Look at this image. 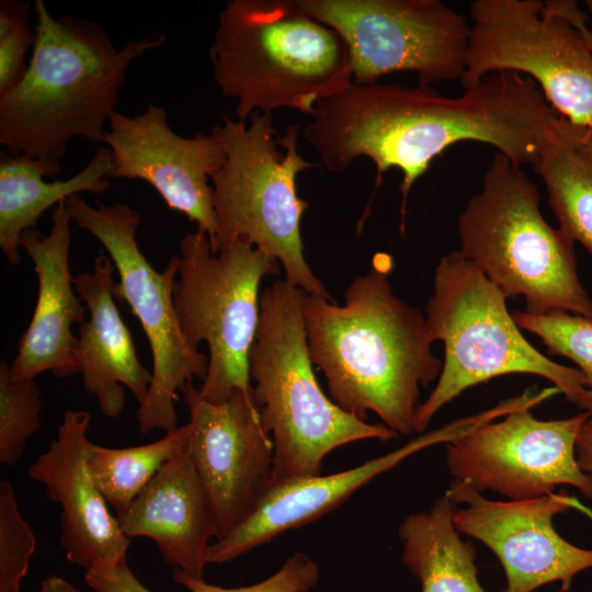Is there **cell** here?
<instances>
[{"label": "cell", "mask_w": 592, "mask_h": 592, "mask_svg": "<svg viewBox=\"0 0 592 592\" xmlns=\"http://www.w3.org/2000/svg\"><path fill=\"white\" fill-rule=\"evenodd\" d=\"M557 114L537 83L514 71L489 73L458 96L430 87L352 81L317 103L305 136L331 172L367 157L378 186L388 169H399L403 217L413 183L445 149L478 141L514 164H533Z\"/></svg>", "instance_id": "obj_1"}, {"label": "cell", "mask_w": 592, "mask_h": 592, "mask_svg": "<svg viewBox=\"0 0 592 592\" xmlns=\"http://www.w3.org/2000/svg\"><path fill=\"white\" fill-rule=\"evenodd\" d=\"M389 271V260L373 262L345 288L342 305L305 293L303 316L331 400L362 420L374 412L408 435L420 387L439 379L443 362L432 352L425 315L394 293Z\"/></svg>", "instance_id": "obj_2"}, {"label": "cell", "mask_w": 592, "mask_h": 592, "mask_svg": "<svg viewBox=\"0 0 592 592\" xmlns=\"http://www.w3.org/2000/svg\"><path fill=\"white\" fill-rule=\"evenodd\" d=\"M35 12L27 69L0 95V144L11 155L60 163L72 138L103 141L128 67L166 37L148 35L117 49L96 22L55 19L43 0Z\"/></svg>", "instance_id": "obj_3"}, {"label": "cell", "mask_w": 592, "mask_h": 592, "mask_svg": "<svg viewBox=\"0 0 592 592\" xmlns=\"http://www.w3.org/2000/svg\"><path fill=\"white\" fill-rule=\"evenodd\" d=\"M221 93L237 101L238 119L253 112L316 104L353 81L344 38L297 0H229L209 49Z\"/></svg>", "instance_id": "obj_4"}, {"label": "cell", "mask_w": 592, "mask_h": 592, "mask_svg": "<svg viewBox=\"0 0 592 592\" xmlns=\"http://www.w3.org/2000/svg\"><path fill=\"white\" fill-rule=\"evenodd\" d=\"M304 294L286 280L262 291L249 352L260 419L273 440L270 486L320 475L325 457L343 445L399 435L385 424H371L344 411L322 391L308 351Z\"/></svg>", "instance_id": "obj_5"}, {"label": "cell", "mask_w": 592, "mask_h": 592, "mask_svg": "<svg viewBox=\"0 0 592 592\" xmlns=\"http://www.w3.org/2000/svg\"><path fill=\"white\" fill-rule=\"evenodd\" d=\"M459 252L505 296H522L524 311H565L592 320V300L577 272L574 242L539 210L537 186L498 152L482 190L457 218Z\"/></svg>", "instance_id": "obj_6"}, {"label": "cell", "mask_w": 592, "mask_h": 592, "mask_svg": "<svg viewBox=\"0 0 592 592\" xmlns=\"http://www.w3.org/2000/svg\"><path fill=\"white\" fill-rule=\"evenodd\" d=\"M298 132L293 124L278 135L273 114L259 111L247 121L224 115L212 128L226 153L210 175L217 223L213 252L243 239L277 260L289 284L334 301L304 255L300 220L308 204L297 194L296 178L316 164L299 155Z\"/></svg>", "instance_id": "obj_7"}, {"label": "cell", "mask_w": 592, "mask_h": 592, "mask_svg": "<svg viewBox=\"0 0 592 592\" xmlns=\"http://www.w3.org/2000/svg\"><path fill=\"white\" fill-rule=\"evenodd\" d=\"M505 299L459 251L439 260L424 315L431 340L444 344V362L434 389L417 408L414 432H423L467 388L508 374L544 377L569 402L581 407L588 391L584 374L536 350L508 311Z\"/></svg>", "instance_id": "obj_8"}, {"label": "cell", "mask_w": 592, "mask_h": 592, "mask_svg": "<svg viewBox=\"0 0 592 592\" xmlns=\"http://www.w3.org/2000/svg\"><path fill=\"white\" fill-rule=\"evenodd\" d=\"M173 300L182 333L194 349L205 342L208 367L198 388L209 402L226 401L236 390H251L249 352L260 317V284L280 273L277 260L243 239L214 253L198 231L180 241Z\"/></svg>", "instance_id": "obj_9"}, {"label": "cell", "mask_w": 592, "mask_h": 592, "mask_svg": "<svg viewBox=\"0 0 592 592\" xmlns=\"http://www.w3.org/2000/svg\"><path fill=\"white\" fill-rule=\"evenodd\" d=\"M71 220L93 235L105 248L117 270L114 298L126 303L139 320L152 355V377L148 394L136 411L139 431L178 429L177 391L197 377L205 379L208 356L185 340L178 319L173 287L179 257L157 271L136 240L140 214L127 204L89 205L79 194L65 200Z\"/></svg>", "instance_id": "obj_10"}, {"label": "cell", "mask_w": 592, "mask_h": 592, "mask_svg": "<svg viewBox=\"0 0 592 592\" xmlns=\"http://www.w3.org/2000/svg\"><path fill=\"white\" fill-rule=\"evenodd\" d=\"M469 13L464 89L496 71L527 75L559 115L592 126V49L561 0H475Z\"/></svg>", "instance_id": "obj_11"}, {"label": "cell", "mask_w": 592, "mask_h": 592, "mask_svg": "<svg viewBox=\"0 0 592 592\" xmlns=\"http://www.w3.org/2000/svg\"><path fill=\"white\" fill-rule=\"evenodd\" d=\"M345 41L353 82L373 83L397 71L419 86L453 81L465 72L470 27L440 0H297Z\"/></svg>", "instance_id": "obj_12"}, {"label": "cell", "mask_w": 592, "mask_h": 592, "mask_svg": "<svg viewBox=\"0 0 592 592\" xmlns=\"http://www.w3.org/2000/svg\"><path fill=\"white\" fill-rule=\"evenodd\" d=\"M592 414L539 420L530 409L482 423L446 444V464L454 480L477 492L491 490L509 500L553 493L568 485L592 499V476L577 462L576 444Z\"/></svg>", "instance_id": "obj_13"}, {"label": "cell", "mask_w": 592, "mask_h": 592, "mask_svg": "<svg viewBox=\"0 0 592 592\" xmlns=\"http://www.w3.org/2000/svg\"><path fill=\"white\" fill-rule=\"evenodd\" d=\"M180 391L190 413L186 451L210 499L219 539L250 515L270 486L273 440L253 388L220 403L204 400L193 382Z\"/></svg>", "instance_id": "obj_14"}, {"label": "cell", "mask_w": 592, "mask_h": 592, "mask_svg": "<svg viewBox=\"0 0 592 592\" xmlns=\"http://www.w3.org/2000/svg\"><path fill=\"white\" fill-rule=\"evenodd\" d=\"M445 493L456 504L453 522L459 533L490 548L506 579L502 592H532L559 581L567 592L573 577L592 568V549L579 548L555 530V515L579 508L574 498L549 493L526 500L493 501L462 481L453 480Z\"/></svg>", "instance_id": "obj_15"}, {"label": "cell", "mask_w": 592, "mask_h": 592, "mask_svg": "<svg viewBox=\"0 0 592 592\" xmlns=\"http://www.w3.org/2000/svg\"><path fill=\"white\" fill-rule=\"evenodd\" d=\"M102 144L111 150L113 179L149 183L171 210L185 215L208 237L212 250L217 235L210 175L226 160L219 140L210 133L184 137L156 104L134 116L114 111Z\"/></svg>", "instance_id": "obj_16"}, {"label": "cell", "mask_w": 592, "mask_h": 592, "mask_svg": "<svg viewBox=\"0 0 592 592\" xmlns=\"http://www.w3.org/2000/svg\"><path fill=\"white\" fill-rule=\"evenodd\" d=\"M483 421V414L477 413L421 434L399 448L353 468L270 486L250 515L227 535L213 543L208 562L232 561L285 531L323 516L372 479L406 458L426 447L447 444Z\"/></svg>", "instance_id": "obj_17"}, {"label": "cell", "mask_w": 592, "mask_h": 592, "mask_svg": "<svg viewBox=\"0 0 592 592\" xmlns=\"http://www.w3.org/2000/svg\"><path fill=\"white\" fill-rule=\"evenodd\" d=\"M90 413L67 410L48 449L29 467V477L44 485L61 506L60 545L68 561L86 571L113 567L130 544L88 467Z\"/></svg>", "instance_id": "obj_18"}, {"label": "cell", "mask_w": 592, "mask_h": 592, "mask_svg": "<svg viewBox=\"0 0 592 592\" xmlns=\"http://www.w3.org/2000/svg\"><path fill=\"white\" fill-rule=\"evenodd\" d=\"M70 223L62 201L53 210L48 236L27 229L20 238V246L34 263L38 293L34 314L10 365L12 380L34 379L47 371L57 377L78 373L75 361L78 338L71 327L84 320L87 307L75 289L70 273Z\"/></svg>", "instance_id": "obj_19"}, {"label": "cell", "mask_w": 592, "mask_h": 592, "mask_svg": "<svg viewBox=\"0 0 592 592\" xmlns=\"http://www.w3.org/2000/svg\"><path fill=\"white\" fill-rule=\"evenodd\" d=\"M115 517L128 538L152 539L172 569L203 579L212 540L218 538V526L186 447L162 466Z\"/></svg>", "instance_id": "obj_20"}, {"label": "cell", "mask_w": 592, "mask_h": 592, "mask_svg": "<svg viewBox=\"0 0 592 592\" xmlns=\"http://www.w3.org/2000/svg\"><path fill=\"white\" fill-rule=\"evenodd\" d=\"M114 267L112 260L100 253L92 272L73 278L75 289L89 310V319L79 325L75 350L77 371L84 389L95 397L107 418L118 417L124 408L122 385L128 387L140 405L152 377L140 363L129 329L114 301Z\"/></svg>", "instance_id": "obj_21"}, {"label": "cell", "mask_w": 592, "mask_h": 592, "mask_svg": "<svg viewBox=\"0 0 592 592\" xmlns=\"http://www.w3.org/2000/svg\"><path fill=\"white\" fill-rule=\"evenodd\" d=\"M114 168L106 146L96 149L89 163L67 180L46 182L44 177L60 173V163L0 152V248L11 264L20 262V238L27 229H37V220L80 192L103 193L110 186Z\"/></svg>", "instance_id": "obj_22"}, {"label": "cell", "mask_w": 592, "mask_h": 592, "mask_svg": "<svg viewBox=\"0 0 592 592\" xmlns=\"http://www.w3.org/2000/svg\"><path fill=\"white\" fill-rule=\"evenodd\" d=\"M543 180L561 229L592 255V126L557 114L532 164Z\"/></svg>", "instance_id": "obj_23"}, {"label": "cell", "mask_w": 592, "mask_h": 592, "mask_svg": "<svg viewBox=\"0 0 592 592\" xmlns=\"http://www.w3.org/2000/svg\"><path fill=\"white\" fill-rule=\"evenodd\" d=\"M455 510L444 493L429 511L408 515L399 526L401 560L422 592H486L477 578L475 548L454 525Z\"/></svg>", "instance_id": "obj_24"}, {"label": "cell", "mask_w": 592, "mask_h": 592, "mask_svg": "<svg viewBox=\"0 0 592 592\" xmlns=\"http://www.w3.org/2000/svg\"><path fill=\"white\" fill-rule=\"evenodd\" d=\"M187 424L148 444L112 448L91 442L88 467L104 499L115 511L123 513L169 460L187 444Z\"/></svg>", "instance_id": "obj_25"}, {"label": "cell", "mask_w": 592, "mask_h": 592, "mask_svg": "<svg viewBox=\"0 0 592 592\" xmlns=\"http://www.w3.org/2000/svg\"><path fill=\"white\" fill-rule=\"evenodd\" d=\"M512 317L520 329L537 335L548 353L576 363L588 379V391L580 407L592 414V320L565 311L533 315L515 310Z\"/></svg>", "instance_id": "obj_26"}, {"label": "cell", "mask_w": 592, "mask_h": 592, "mask_svg": "<svg viewBox=\"0 0 592 592\" xmlns=\"http://www.w3.org/2000/svg\"><path fill=\"white\" fill-rule=\"evenodd\" d=\"M41 391L34 379L12 380L10 366L0 364V463L12 466L42 423Z\"/></svg>", "instance_id": "obj_27"}, {"label": "cell", "mask_w": 592, "mask_h": 592, "mask_svg": "<svg viewBox=\"0 0 592 592\" xmlns=\"http://www.w3.org/2000/svg\"><path fill=\"white\" fill-rule=\"evenodd\" d=\"M36 539L22 517L13 486L0 482V592H20L29 571Z\"/></svg>", "instance_id": "obj_28"}, {"label": "cell", "mask_w": 592, "mask_h": 592, "mask_svg": "<svg viewBox=\"0 0 592 592\" xmlns=\"http://www.w3.org/2000/svg\"><path fill=\"white\" fill-rule=\"evenodd\" d=\"M29 14L25 1H0V95L15 87L27 69L26 53L36 38Z\"/></svg>", "instance_id": "obj_29"}, {"label": "cell", "mask_w": 592, "mask_h": 592, "mask_svg": "<svg viewBox=\"0 0 592 592\" xmlns=\"http://www.w3.org/2000/svg\"><path fill=\"white\" fill-rule=\"evenodd\" d=\"M172 579L190 592H308L319 580L317 563L306 554H292L271 577L247 587L223 588L172 569Z\"/></svg>", "instance_id": "obj_30"}, {"label": "cell", "mask_w": 592, "mask_h": 592, "mask_svg": "<svg viewBox=\"0 0 592 592\" xmlns=\"http://www.w3.org/2000/svg\"><path fill=\"white\" fill-rule=\"evenodd\" d=\"M84 581L95 592H152L135 577L127 558L113 567L86 571Z\"/></svg>", "instance_id": "obj_31"}, {"label": "cell", "mask_w": 592, "mask_h": 592, "mask_svg": "<svg viewBox=\"0 0 592 592\" xmlns=\"http://www.w3.org/2000/svg\"><path fill=\"white\" fill-rule=\"evenodd\" d=\"M576 456L579 467L592 473V415L583 423L576 444Z\"/></svg>", "instance_id": "obj_32"}, {"label": "cell", "mask_w": 592, "mask_h": 592, "mask_svg": "<svg viewBox=\"0 0 592 592\" xmlns=\"http://www.w3.org/2000/svg\"><path fill=\"white\" fill-rule=\"evenodd\" d=\"M37 592H80V590L61 577H46L38 588Z\"/></svg>", "instance_id": "obj_33"}, {"label": "cell", "mask_w": 592, "mask_h": 592, "mask_svg": "<svg viewBox=\"0 0 592 592\" xmlns=\"http://www.w3.org/2000/svg\"><path fill=\"white\" fill-rule=\"evenodd\" d=\"M569 19L579 27L592 49V31L587 26V15L579 7L573 8L569 13Z\"/></svg>", "instance_id": "obj_34"}, {"label": "cell", "mask_w": 592, "mask_h": 592, "mask_svg": "<svg viewBox=\"0 0 592 592\" xmlns=\"http://www.w3.org/2000/svg\"><path fill=\"white\" fill-rule=\"evenodd\" d=\"M585 4H587V7H588L590 13L592 14V0H587V1H585Z\"/></svg>", "instance_id": "obj_35"}]
</instances>
